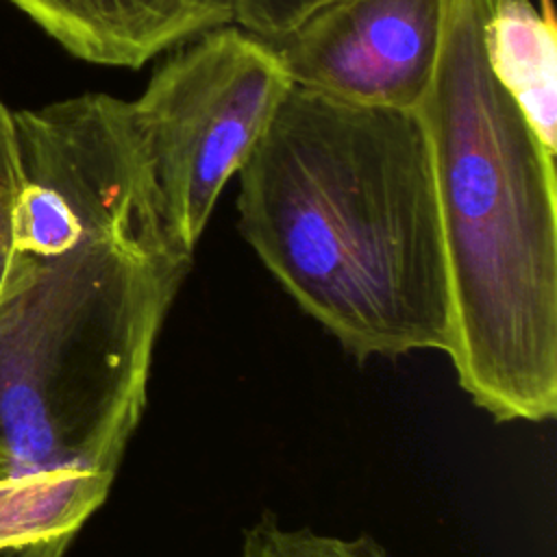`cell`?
<instances>
[{
  "label": "cell",
  "instance_id": "1",
  "mask_svg": "<svg viewBox=\"0 0 557 557\" xmlns=\"http://www.w3.org/2000/svg\"><path fill=\"white\" fill-rule=\"evenodd\" d=\"M237 176L244 239L348 352L448 350L444 233L416 109L289 85Z\"/></svg>",
  "mask_w": 557,
  "mask_h": 557
},
{
  "label": "cell",
  "instance_id": "2",
  "mask_svg": "<svg viewBox=\"0 0 557 557\" xmlns=\"http://www.w3.org/2000/svg\"><path fill=\"white\" fill-rule=\"evenodd\" d=\"M191 257L107 233L52 257L11 250L0 292V557H63L104 503Z\"/></svg>",
  "mask_w": 557,
  "mask_h": 557
},
{
  "label": "cell",
  "instance_id": "3",
  "mask_svg": "<svg viewBox=\"0 0 557 557\" xmlns=\"http://www.w3.org/2000/svg\"><path fill=\"white\" fill-rule=\"evenodd\" d=\"M490 0H446L416 107L431 154L459 385L500 422L557 411V172L485 48Z\"/></svg>",
  "mask_w": 557,
  "mask_h": 557
},
{
  "label": "cell",
  "instance_id": "4",
  "mask_svg": "<svg viewBox=\"0 0 557 557\" xmlns=\"http://www.w3.org/2000/svg\"><path fill=\"white\" fill-rule=\"evenodd\" d=\"M270 46L224 24L181 44L131 100L176 244L194 248L289 89Z\"/></svg>",
  "mask_w": 557,
  "mask_h": 557
},
{
  "label": "cell",
  "instance_id": "5",
  "mask_svg": "<svg viewBox=\"0 0 557 557\" xmlns=\"http://www.w3.org/2000/svg\"><path fill=\"white\" fill-rule=\"evenodd\" d=\"M446 0H329L263 39L287 78L329 98L416 109L433 78Z\"/></svg>",
  "mask_w": 557,
  "mask_h": 557
},
{
  "label": "cell",
  "instance_id": "6",
  "mask_svg": "<svg viewBox=\"0 0 557 557\" xmlns=\"http://www.w3.org/2000/svg\"><path fill=\"white\" fill-rule=\"evenodd\" d=\"M70 54L137 70L205 30L233 24V0H11Z\"/></svg>",
  "mask_w": 557,
  "mask_h": 557
},
{
  "label": "cell",
  "instance_id": "7",
  "mask_svg": "<svg viewBox=\"0 0 557 557\" xmlns=\"http://www.w3.org/2000/svg\"><path fill=\"white\" fill-rule=\"evenodd\" d=\"M485 48L494 76L557 157V30L548 0H490Z\"/></svg>",
  "mask_w": 557,
  "mask_h": 557
},
{
  "label": "cell",
  "instance_id": "8",
  "mask_svg": "<svg viewBox=\"0 0 557 557\" xmlns=\"http://www.w3.org/2000/svg\"><path fill=\"white\" fill-rule=\"evenodd\" d=\"M237 557H387L370 537H337L309 529L283 527L274 516L259 518L244 531Z\"/></svg>",
  "mask_w": 557,
  "mask_h": 557
},
{
  "label": "cell",
  "instance_id": "9",
  "mask_svg": "<svg viewBox=\"0 0 557 557\" xmlns=\"http://www.w3.org/2000/svg\"><path fill=\"white\" fill-rule=\"evenodd\" d=\"M326 2L329 0H233V24L259 39H272L294 28Z\"/></svg>",
  "mask_w": 557,
  "mask_h": 557
},
{
  "label": "cell",
  "instance_id": "10",
  "mask_svg": "<svg viewBox=\"0 0 557 557\" xmlns=\"http://www.w3.org/2000/svg\"><path fill=\"white\" fill-rule=\"evenodd\" d=\"M20 144L13 113L0 100V235L9 239V215L22 189Z\"/></svg>",
  "mask_w": 557,
  "mask_h": 557
},
{
  "label": "cell",
  "instance_id": "11",
  "mask_svg": "<svg viewBox=\"0 0 557 557\" xmlns=\"http://www.w3.org/2000/svg\"><path fill=\"white\" fill-rule=\"evenodd\" d=\"M9 268H11V246H9V239L0 235V292L7 281Z\"/></svg>",
  "mask_w": 557,
  "mask_h": 557
}]
</instances>
